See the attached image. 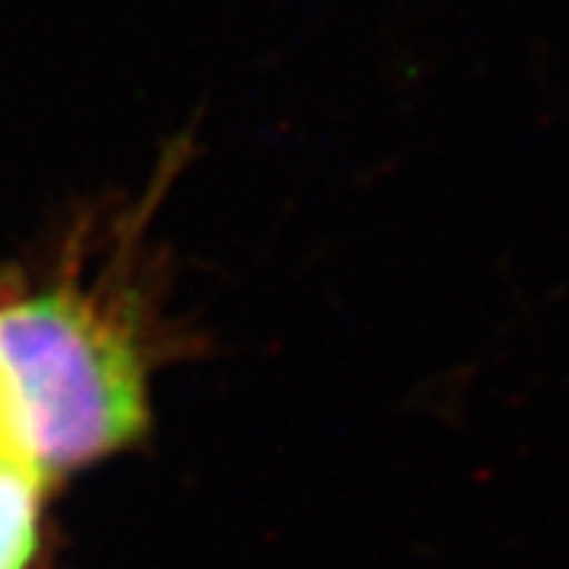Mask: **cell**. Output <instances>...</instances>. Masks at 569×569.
Segmentation results:
<instances>
[{
	"label": "cell",
	"mask_w": 569,
	"mask_h": 569,
	"mask_svg": "<svg viewBox=\"0 0 569 569\" xmlns=\"http://www.w3.org/2000/svg\"><path fill=\"white\" fill-rule=\"evenodd\" d=\"M149 406L137 351L73 295L0 305V427L41 481L133 443Z\"/></svg>",
	"instance_id": "obj_1"
},
{
	"label": "cell",
	"mask_w": 569,
	"mask_h": 569,
	"mask_svg": "<svg viewBox=\"0 0 569 569\" xmlns=\"http://www.w3.org/2000/svg\"><path fill=\"white\" fill-rule=\"evenodd\" d=\"M41 481L17 452L0 456V569H26L39 548Z\"/></svg>",
	"instance_id": "obj_2"
},
{
	"label": "cell",
	"mask_w": 569,
	"mask_h": 569,
	"mask_svg": "<svg viewBox=\"0 0 569 569\" xmlns=\"http://www.w3.org/2000/svg\"><path fill=\"white\" fill-rule=\"evenodd\" d=\"M3 452H13V449L7 443V433H3V427H0V456H3Z\"/></svg>",
	"instance_id": "obj_3"
}]
</instances>
